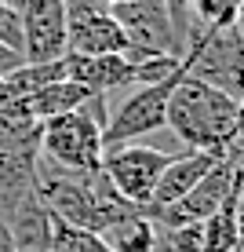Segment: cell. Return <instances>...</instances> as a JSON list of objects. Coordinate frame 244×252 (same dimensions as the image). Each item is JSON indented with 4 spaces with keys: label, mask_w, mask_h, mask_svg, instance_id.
I'll return each mask as SVG.
<instances>
[{
    "label": "cell",
    "mask_w": 244,
    "mask_h": 252,
    "mask_svg": "<svg viewBox=\"0 0 244 252\" xmlns=\"http://www.w3.org/2000/svg\"><path fill=\"white\" fill-rule=\"evenodd\" d=\"M164 128H171L186 150H204L226 161H237L244 150V125L237 99L190 73L171 92Z\"/></svg>",
    "instance_id": "1"
},
{
    "label": "cell",
    "mask_w": 244,
    "mask_h": 252,
    "mask_svg": "<svg viewBox=\"0 0 244 252\" xmlns=\"http://www.w3.org/2000/svg\"><path fill=\"white\" fill-rule=\"evenodd\" d=\"M88 88H81L77 81H69V77H58V81L44 84V88L29 92L26 99H19L26 110H29L37 121H48V117H58V114H69V110H77L84 99H88Z\"/></svg>",
    "instance_id": "13"
},
{
    "label": "cell",
    "mask_w": 244,
    "mask_h": 252,
    "mask_svg": "<svg viewBox=\"0 0 244 252\" xmlns=\"http://www.w3.org/2000/svg\"><path fill=\"white\" fill-rule=\"evenodd\" d=\"M22 63H26V59H22V51L7 48L4 40H0V77H7V73H11V69H19Z\"/></svg>",
    "instance_id": "17"
},
{
    "label": "cell",
    "mask_w": 244,
    "mask_h": 252,
    "mask_svg": "<svg viewBox=\"0 0 244 252\" xmlns=\"http://www.w3.org/2000/svg\"><path fill=\"white\" fill-rule=\"evenodd\" d=\"M99 238L109 245V252H153L161 234H157V223L146 208H132V212L117 216L113 223H106Z\"/></svg>",
    "instance_id": "11"
},
{
    "label": "cell",
    "mask_w": 244,
    "mask_h": 252,
    "mask_svg": "<svg viewBox=\"0 0 244 252\" xmlns=\"http://www.w3.org/2000/svg\"><path fill=\"white\" fill-rule=\"evenodd\" d=\"M19 154H40V121L22 102H11L0 110V158Z\"/></svg>",
    "instance_id": "12"
},
{
    "label": "cell",
    "mask_w": 244,
    "mask_h": 252,
    "mask_svg": "<svg viewBox=\"0 0 244 252\" xmlns=\"http://www.w3.org/2000/svg\"><path fill=\"white\" fill-rule=\"evenodd\" d=\"M219 161H226V158H215V154H204V150L171 154V161L164 164L161 179H157V187H153V197H150V205H146V212H161V208L175 205L179 197L190 194Z\"/></svg>",
    "instance_id": "10"
},
{
    "label": "cell",
    "mask_w": 244,
    "mask_h": 252,
    "mask_svg": "<svg viewBox=\"0 0 244 252\" xmlns=\"http://www.w3.org/2000/svg\"><path fill=\"white\" fill-rule=\"evenodd\" d=\"M171 161V154L157 150V146H146V143H120V146H109L102 154V172L109 176L113 190L124 197L128 205L135 208H146L153 197V187L161 179L164 164Z\"/></svg>",
    "instance_id": "6"
},
{
    "label": "cell",
    "mask_w": 244,
    "mask_h": 252,
    "mask_svg": "<svg viewBox=\"0 0 244 252\" xmlns=\"http://www.w3.org/2000/svg\"><path fill=\"white\" fill-rule=\"evenodd\" d=\"M62 4H66V55H106V51L128 48L117 19L109 15V4H99V0H62Z\"/></svg>",
    "instance_id": "7"
},
{
    "label": "cell",
    "mask_w": 244,
    "mask_h": 252,
    "mask_svg": "<svg viewBox=\"0 0 244 252\" xmlns=\"http://www.w3.org/2000/svg\"><path fill=\"white\" fill-rule=\"evenodd\" d=\"M186 77V66L179 73L164 77V81H150V84H138L132 95L120 99V106L109 110L106 121V132H102V143L120 146V143H138L142 135H153L168 125V99L175 92V84Z\"/></svg>",
    "instance_id": "3"
},
{
    "label": "cell",
    "mask_w": 244,
    "mask_h": 252,
    "mask_svg": "<svg viewBox=\"0 0 244 252\" xmlns=\"http://www.w3.org/2000/svg\"><path fill=\"white\" fill-rule=\"evenodd\" d=\"M102 132L106 128L91 114H84L81 106L69 110V114L40 121V161L66 168V172L102 168V154H106Z\"/></svg>",
    "instance_id": "2"
},
{
    "label": "cell",
    "mask_w": 244,
    "mask_h": 252,
    "mask_svg": "<svg viewBox=\"0 0 244 252\" xmlns=\"http://www.w3.org/2000/svg\"><path fill=\"white\" fill-rule=\"evenodd\" d=\"M237 106H241V125H244V95H241V99H237Z\"/></svg>",
    "instance_id": "19"
},
{
    "label": "cell",
    "mask_w": 244,
    "mask_h": 252,
    "mask_svg": "<svg viewBox=\"0 0 244 252\" xmlns=\"http://www.w3.org/2000/svg\"><path fill=\"white\" fill-rule=\"evenodd\" d=\"M11 102H19V95H15L11 84H7V77H0V110L11 106Z\"/></svg>",
    "instance_id": "18"
},
{
    "label": "cell",
    "mask_w": 244,
    "mask_h": 252,
    "mask_svg": "<svg viewBox=\"0 0 244 252\" xmlns=\"http://www.w3.org/2000/svg\"><path fill=\"white\" fill-rule=\"evenodd\" d=\"M109 15L117 19L120 33H124V40H128L124 55L132 59V63H138V59H146V55H175V59H182L168 0H113Z\"/></svg>",
    "instance_id": "4"
},
{
    "label": "cell",
    "mask_w": 244,
    "mask_h": 252,
    "mask_svg": "<svg viewBox=\"0 0 244 252\" xmlns=\"http://www.w3.org/2000/svg\"><path fill=\"white\" fill-rule=\"evenodd\" d=\"M37 158L40 154H19V158H0V220L11 216V208L26 194L37 190Z\"/></svg>",
    "instance_id": "14"
},
{
    "label": "cell",
    "mask_w": 244,
    "mask_h": 252,
    "mask_svg": "<svg viewBox=\"0 0 244 252\" xmlns=\"http://www.w3.org/2000/svg\"><path fill=\"white\" fill-rule=\"evenodd\" d=\"M51 252H109V245L95 230L73 227V223H62L58 216H51Z\"/></svg>",
    "instance_id": "15"
},
{
    "label": "cell",
    "mask_w": 244,
    "mask_h": 252,
    "mask_svg": "<svg viewBox=\"0 0 244 252\" xmlns=\"http://www.w3.org/2000/svg\"><path fill=\"white\" fill-rule=\"evenodd\" d=\"M66 77L77 81L91 95H109L124 84H135V63L124 51H106V55H66L62 59Z\"/></svg>",
    "instance_id": "9"
},
{
    "label": "cell",
    "mask_w": 244,
    "mask_h": 252,
    "mask_svg": "<svg viewBox=\"0 0 244 252\" xmlns=\"http://www.w3.org/2000/svg\"><path fill=\"white\" fill-rule=\"evenodd\" d=\"M157 234H161L157 245H161L164 252H208L204 223H179V227H164Z\"/></svg>",
    "instance_id": "16"
},
{
    "label": "cell",
    "mask_w": 244,
    "mask_h": 252,
    "mask_svg": "<svg viewBox=\"0 0 244 252\" xmlns=\"http://www.w3.org/2000/svg\"><path fill=\"white\" fill-rule=\"evenodd\" d=\"M182 66L190 77L233 95V99L244 95V40L233 26L208 30L193 48H186Z\"/></svg>",
    "instance_id": "5"
},
{
    "label": "cell",
    "mask_w": 244,
    "mask_h": 252,
    "mask_svg": "<svg viewBox=\"0 0 244 252\" xmlns=\"http://www.w3.org/2000/svg\"><path fill=\"white\" fill-rule=\"evenodd\" d=\"M233 172H237V164H233V161H219L193 190H190V194H182L175 205L161 208V212H150L153 223H157V230L179 227V223H204L208 216H215V212H219V205L226 201V194H230Z\"/></svg>",
    "instance_id": "8"
}]
</instances>
